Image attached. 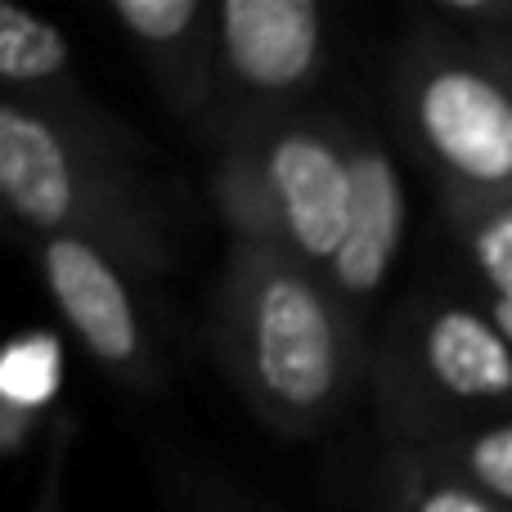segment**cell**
I'll use <instances>...</instances> for the list:
<instances>
[{"instance_id": "obj_1", "label": "cell", "mask_w": 512, "mask_h": 512, "mask_svg": "<svg viewBox=\"0 0 512 512\" xmlns=\"http://www.w3.org/2000/svg\"><path fill=\"white\" fill-rule=\"evenodd\" d=\"M207 342L239 405L283 441L328 432L355 396H369V324L292 252L225 248Z\"/></svg>"}, {"instance_id": "obj_2", "label": "cell", "mask_w": 512, "mask_h": 512, "mask_svg": "<svg viewBox=\"0 0 512 512\" xmlns=\"http://www.w3.org/2000/svg\"><path fill=\"white\" fill-rule=\"evenodd\" d=\"M144 153L63 131L0 99V203L18 239H77L135 283L171 274V230L144 180Z\"/></svg>"}, {"instance_id": "obj_3", "label": "cell", "mask_w": 512, "mask_h": 512, "mask_svg": "<svg viewBox=\"0 0 512 512\" xmlns=\"http://www.w3.org/2000/svg\"><path fill=\"white\" fill-rule=\"evenodd\" d=\"M369 400L382 450H436L512 418V342L477 292H409L373 333Z\"/></svg>"}, {"instance_id": "obj_4", "label": "cell", "mask_w": 512, "mask_h": 512, "mask_svg": "<svg viewBox=\"0 0 512 512\" xmlns=\"http://www.w3.org/2000/svg\"><path fill=\"white\" fill-rule=\"evenodd\" d=\"M396 135L436 189L512 194V90L499 68L450 27H418L387 68Z\"/></svg>"}, {"instance_id": "obj_5", "label": "cell", "mask_w": 512, "mask_h": 512, "mask_svg": "<svg viewBox=\"0 0 512 512\" xmlns=\"http://www.w3.org/2000/svg\"><path fill=\"white\" fill-rule=\"evenodd\" d=\"M333 32L319 0H221L216 5V104L203 140L225 144L243 131L310 108L328 72Z\"/></svg>"}, {"instance_id": "obj_6", "label": "cell", "mask_w": 512, "mask_h": 512, "mask_svg": "<svg viewBox=\"0 0 512 512\" xmlns=\"http://www.w3.org/2000/svg\"><path fill=\"white\" fill-rule=\"evenodd\" d=\"M27 265L50 306L99 373L131 396H158L167 364L140 283L77 239H23Z\"/></svg>"}, {"instance_id": "obj_7", "label": "cell", "mask_w": 512, "mask_h": 512, "mask_svg": "<svg viewBox=\"0 0 512 512\" xmlns=\"http://www.w3.org/2000/svg\"><path fill=\"white\" fill-rule=\"evenodd\" d=\"M234 140L248 144L274 189L283 216V252L324 274L342 248L351 216L355 117L333 108H301Z\"/></svg>"}, {"instance_id": "obj_8", "label": "cell", "mask_w": 512, "mask_h": 512, "mask_svg": "<svg viewBox=\"0 0 512 512\" xmlns=\"http://www.w3.org/2000/svg\"><path fill=\"white\" fill-rule=\"evenodd\" d=\"M0 99L32 108L63 131L90 135V140L126 153H144L140 135L86 90L63 27L14 5V0L0 5Z\"/></svg>"}, {"instance_id": "obj_9", "label": "cell", "mask_w": 512, "mask_h": 512, "mask_svg": "<svg viewBox=\"0 0 512 512\" xmlns=\"http://www.w3.org/2000/svg\"><path fill=\"white\" fill-rule=\"evenodd\" d=\"M405 225L409 203L396 153L382 144V135L373 126L355 122L351 216H346V239L337 248L333 265L324 270V279L360 324H369L373 301L382 297L391 270H396L400 248H405Z\"/></svg>"}, {"instance_id": "obj_10", "label": "cell", "mask_w": 512, "mask_h": 512, "mask_svg": "<svg viewBox=\"0 0 512 512\" xmlns=\"http://www.w3.org/2000/svg\"><path fill=\"white\" fill-rule=\"evenodd\" d=\"M108 14L162 104L203 135L216 104V5L212 0H117Z\"/></svg>"}, {"instance_id": "obj_11", "label": "cell", "mask_w": 512, "mask_h": 512, "mask_svg": "<svg viewBox=\"0 0 512 512\" xmlns=\"http://www.w3.org/2000/svg\"><path fill=\"white\" fill-rule=\"evenodd\" d=\"M454 248L468 261L481 301H512V194L436 189Z\"/></svg>"}, {"instance_id": "obj_12", "label": "cell", "mask_w": 512, "mask_h": 512, "mask_svg": "<svg viewBox=\"0 0 512 512\" xmlns=\"http://www.w3.org/2000/svg\"><path fill=\"white\" fill-rule=\"evenodd\" d=\"M207 198H212L216 221L225 225L230 243L239 248H279L283 252V216L274 203V189L265 180L261 162L248 144L230 140L212 149L207 167Z\"/></svg>"}, {"instance_id": "obj_13", "label": "cell", "mask_w": 512, "mask_h": 512, "mask_svg": "<svg viewBox=\"0 0 512 512\" xmlns=\"http://www.w3.org/2000/svg\"><path fill=\"white\" fill-rule=\"evenodd\" d=\"M373 499L396 512H512L432 450H382Z\"/></svg>"}, {"instance_id": "obj_14", "label": "cell", "mask_w": 512, "mask_h": 512, "mask_svg": "<svg viewBox=\"0 0 512 512\" xmlns=\"http://www.w3.org/2000/svg\"><path fill=\"white\" fill-rule=\"evenodd\" d=\"M432 454L512 508V418H499V423H486L477 432L454 436V441L436 445Z\"/></svg>"}, {"instance_id": "obj_15", "label": "cell", "mask_w": 512, "mask_h": 512, "mask_svg": "<svg viewBox=\"0 0 512 512\" xmlns=\"http://www.w3.org/2000/svg\"><path fill=\"white\" fill-rule=\"evenodd\" d=\"M77 445V414H59L45 441L41 486L32 495V512H63V481H68V454Z\"/></svg>"}, {"instance_id": "obj_16", "label": "cell", "mask_w": 512, "mask_h": 512, "mask_svg": "<svg viewBox=\"0 0 512 512\" xmlns=\"http://www.w3.org/2000/svg\"><path fill=\"white\" fill-rule=\"evenodd\" d=\"M194 486H198V499H203V512H270L239 481L221 477V472H203V477H194Z\"/></svg>"}, {"instance_id": "obj_17", "label": "cell", "mask_w": 512, "mask_h": 512, "mask_svg": "<svg viewBox=\"0 0 512 512\" xmlns=\"http://www.w3.org/2000/svg\"><path fill=\"white\" fill-rule=\"evenodd\" d=\"M158 495H162V512H203V499H198L194 472L189 468H158Z\"/></svg>"}, {"instance_id": "obj_18", "label": "cell", "mask_w": 512, "mask_h": 512, "mask_svg": "<svg viewBox=\"0 0 512 512\" xmlns=\"http://www.w3.org/2000/svg\"><path fill=\"white\" fill-rule=\"evenodd\" d=\"M472 45H477V50L486 54L490 63H495V68H499V77H504V81H508V90H512V32H499V36H477V41H472Z\"/></svg>"}, {"instance_id": "obj_19", "label": "cell", "mask_w": 512, "mask_h": 512, "mask_svg": "<svg viewBox=\"0 0 512 512\" xmlns=\"http://www.w3.org/2000/svg\"><path fill=\"white\" fill-rule=\"evenodd\" d=\"M486 310L495 315V324L504 328V337L512 342V301H486Z\"/></svg>"}, {"instance_id": "obj_20", "label": "cell", "mask_w": 512, "mask_h": 512, "mask_svg": "<svg viewBox=\"0 0 512 512\" xmlns=\"http://www.w3.org/2000/svg\"><path fill=\"white\" fill-rule=\"evenodd\" d=\"M499 32H512V0H499V23L490 36H499Z\"/></svg>"}, {"instance_id": "obj_21", "label": "cell", "mask_w": 512, "mask_h": 512, "mask_svg": "<svg viewBox=\"0 0 512 512\" xmlns=\"http://www.w3.org/2000/svg\"><path fill=\"white\" fill-rule=\"evenodd\" d=\"M369 512H396V508H387V504H378V499H373V508Z\"/></svg>"}]
</instances>
